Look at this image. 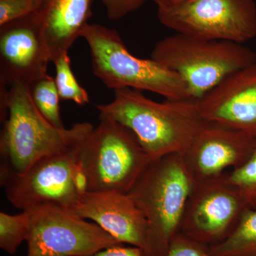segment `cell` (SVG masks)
I'll return each instance as SVG.
<instances>
[{
    "instance_id": "ba28073f",
    "label": "cell",
    "mask_w": 256,
    "mask_h": 256,
    "mask_svg": "<svg viewBox=\"0 0 256 256\" xmlns=\"http://www.w3.org/2000/svg\"><path fill=\"white\" fill-rule=\"evenodd\" d=\"M30 217L26 256H92L121 244L98 224L63 207L26 210Z\"/></svg>"
},
{
    "instance_id": "7a4b0ae2",
    "label": "cell",
    "mask_w": 256,
    "mask_h": 256,
    "mask_svg": "<svg viewBox=\"0 0 256 256\" xmlns=\"http://www.w3.org/2000/svg\"><path fill=\"white\" fill-rule=\"evenodd\" d=\"M99 116L112 119L132 131L152 160L182 154L206 124L196 101L156 102L131 88L114 90V99L97 106Z\"/></svg>"
},
{
    "instance_id": "3957f363",
    "label": "cell",
    "mask_w": 256,
    "mask_h": 256,
    "mask_svg": "<svg viewBox=\"0 0 256 256\" xmlns=\"http://www.w3.org/2000/svg\"><path fill=\"white\" fill-rule=\"evenodd\" d=\"M195 183L182 154L175 153L151 160L128 193L148 222V256H168Z\"/></svg>"
},
{
    "instance_id": "6da1fadb",
    "label": "cell",
    "mask_w": 256,
    "mask_h": 256,
    "mask_svg": "<svg viewBox=\"0 0 256 256\" xmlns=\"http://www.w3.org/2000/svg\"><path fill=\"white\" fill-rule=\"evenodd\" d=\"M0 178L22 174L38 160L72 150L92 130L88 122L55 127L38 110L30 87L0 85Z\"/></svg>"
},
{
    "instance_id": "5b68a950",
    "label": "cell",
    "mask_w": 256,
    "mask_h": 256,
    "mask_svg": "<svg viewBox=\"0 0 256 256\" xmlns=\"http://www.w3.org/2000/svg\"><path fill=\"white\" fill-rule=\"evenodd\" d=\"M82 37L90 48L94 75L106 86L146 90L172 100L190 99L182 79L152 58L132 55L116 30L88 23Z\"/></svg>"
},
{
    "instance_id": "7402d4cb",
    "label": "cell",
    "mask_w": 256,
    "mask_h": 256,
    "mask_svg": "<svg viewBox=\"0 0 256 256\" xmlns=\"http://www.w3.org/2000/svg\"><path fill=\"white\" fill-rule=\"evenodd\" d=\"M166 256H212L208 247L178 234L170 245Z\"/></svg>"
},
{
    "instance_id": "8992f818",
    "label": "cell",
    "mask_w": 256,
    "mask_h": 256,
    "mask_svg": "<svg viewBox=\"0 0 256 256\" xmlns=\"http://www.w3.org/2000/svg\"><path fill=\"white\" fill-rule=\"evenodd\" d=\"M99 120L76 148L88 192L128 194L152 160L128 128L107 118Z\"/></svg>"
},
{
    "instance_id": "277c9868",
    "label": "cell",
    "mask_w": 256,
    "mask_h": 256,
    "mask_svg": "<svg viewBox=\"0 0 256 256\" xmlns=\"http://www.w3.org/2000/svg\"><path fill=\"white\" fill-rule=\"evenodd\" d=\"M151 58L180 77L198 101L230 74L255 63L256 53L236 42L176 33L158 42Z\"/></svg>"
},
{
    "instance_id": "30bf717a",
    "label": "cell",
    "mask_w": 256,
    "mask_h": 256,
    "mask_svg": "<svg viewBox=\"0 0 256 256\" xmlns=\"http://www.w3.org/2000/svg\"><path fill=\"white\" fill-rule=\"evenodd\" d=\"M225 174L196 182L183 216L180 234L208 247L228 238L248 208Z\"/></svg>"
},
{
    "instance_id": "d4e9b609",
    "label": "cell",
    "mask_w": 256,
    "mask_h": 256,
    "mask_svg": "<svg viewBox=\"0 0 256 256\" xmlns=\"http://www.w3.org/2000/svg\"><path fill=\"white\" fill-rule=\"evenodd\" d=\"M158 6V10H169L176 6L184 0H152Z\"/></svg>"
},
{
    "instance_id": "5bb4252c",
    "label": "cell",
    "mask_w": 256,
    "mask_h": 256,
    "mask_svg": "<svg viewBox=\"0 0 256 256\" xmlns=\"http://www.w3.org/2000/svg\"><path fill=\"white\" fill-rule=\"evenodd\" d=\"M68 210L98 224L121 244L146 248L148 222L128 194L85 192Z\"/></svg>"
},
{
    "instance_id": "7c38bea8",
    "label": "cell",
    "mask_w": 256,
    "mask_h": 256,
    "mask_svg": "<svg viewBox=\"0 0 256 256\" xmlns=\"http://www.w3.org/2000/svg\"><path fill=\"white\" fill-rule=\"evenodd\" d=\"M256 138L238 130L206 122L182 153L184 162L200 182L218 178L242 166L252 154Z\"/></svg>"
},
{
    "instance_id": "cb8c5ba5",
    "label": "cell",
    "mask_w": 256,
    "mask_h": 256,
    "mask_svg": "<svg viewBox=\"0 0 256 256\" xmlns=\"http://www.w3.org/2000/svg\"><path fill=\"white\" fill-rule=\"evenodd\" d=\"M92 256H148L142 248L118 244L102 249Z\"/></svg>"
},
{
    "instance_id": "603a6c76",
    "label": "cell",
    "mask_w": 256,
    "mask_h": 256,
    "mask_svg": "<svg viewBox=\"0 0 256 256\" xmlns=\"http://www.w3.org/2000/svg\"><path fill=\"white\" fill-rule=\"evenodd\" d=\"M146 0H102L108 16L112 21L139 10Z\"/></svg>"
},
{
    "instance_id": "44dd1931",
    "label": "cell",
    "mask_w": 256,
    "mask_h": 256,
    "mask_svg": "<svg viewBox=\"0 0 256 256\" xmlns=\"http://www.w3.org/2000/svg\"><path fill=\"white\" fill-rule=\"evenodd\" d=\"M42 0H0V26L34 12Z\"/></svg>"
},
{
    "instance_id": "ac0fdd59",
    "label": "cell",
    "mask_w": 256,
    "mask_h": 256,
    "mask_svg": "<svg viewBox=\"0 0 256 256\" xmlns=\"http://www.w3.org/2000/svg\"><path fill=\"white\" fill-rule=\"evenodd\" d=\"M225 178L247 208L256 210V142L246 162L230 172L226 173Z\"/></svg>"
},
{
    "instance_id": "9c48e42d",
    "label": "cell",
    "mask_w": 256,
    "mask_h": 256,
    "mask_svg": "<svg viewBox=\"0 0 256 256\" xmlns=\"http://www.w3.org/2000/svg\"><path fill=\"white\" fill-rule=\"evenodd\" d=\"M76 148L38 160L22 174L0 178L8 202L22 212L54 205L70 210L82 194Z\"/></svg>"
},
{
    "instance_id": "e0dca14e",
    "label": "cell",
    "mask_w": 256,
    "mask_h": 256,
    "mask_svg": "<svg viewBox=\"0 0 256 256\" xmlns=\"http://www.w3.org/2000/svg\"><path fill=\"white\" fill-rule=\"evenodd\" d=\"M28 87L32 100L42 116L55 127L65 128L60 116V98L54 78L47 74Z\"/></svg>"
},
{
    "instance_id": "ffe728a7",
    "label": "cell",
    "mask_w": 256,
    "mask_h": 256,
    "mask_svg": "<svg viewBox=\"0 0 256 256\" xmlns=\"http://www.w3.org/2000/svg\"><path fill=\"white\" fill-rule=\"evenodd\" d=\"M54 64L56 69L54 80L60 99L72 100L80 106L89 104L88 94L76 78L68 54L62 56Z\"/></svg>"
},
{
    "instance_id": "d6986e66",
    "label": "cell",
    "mask_w": 256,
    "mask_h": 256,
    "mask_svg": "<svg viewBox=\"0 0 256 256\" xmlns=\"http://www.w3.org/2000/svg\"><path fill=\"white\" fill-rule=\"evenodd\" d=\"M30 230V217L26 210L18 214L0 212V248L14 255L18 247L26 242Z\"/></svg>"
},
{
    "instance_id": "8fae6325",
    "label": "cell",
    "mask_w": 256,
    "mask_h": 256,
    "mask_svg": "<svg viewBox=\"0 0 256 256\" xmlns=\"http://www.w3.org/2000/svg\"><path fill=\"white\" fill-rule=\"evenodd\" d=\"M52 62L36 12L0 26V85L30 86Z\"/></svg>"
},
{
    "instance_id": "2e32d148",
    "label": "cell",
    "mask_w": 256,
    "mask_h": 256,
    "mask_svg": "<svg viewBox=\"0 0 256 256\" xmlns=\"http://www.w3.org/2000/svg\"><path fill=\"white\" fill-rule=\"evenodd\" d=\"M208 252L212 256H256V210L247 208L228 238Z\"/></svg>"
},
{
    "instance_id": "4fadbf2b",
    "label": "cell",
    "mask_w": 256,
    "mask_h": 256,
    "mask_svg": "<svg viewBox=\"0 0 256 256\" xmlns=\"http://www.w3.org/2000/svg\"><path fill=\"white\" fill-rule=\"evenodd\" d=\"M196 102L206 122L256 138V62L230 74Z\"/></svg>"
},
{
    "instance_id": "9a60e30c",
    "label": "cell",
    "mask_w": 256,
    "mask_h": 256,
    "mask_svg": "<svg viewBox=\"0 0 256 256\" xmlns=\"http://www.w3.org/2000/svg\"><path fill=\"white\" fill-rule=\"evenodd\" d=\"M92 0H42L36 13L54 63L79 37L92 16Z\"/></svg>"
},
{
    "instance_id": "52a82bcc",
    "label": "cell",
    "mask_w": 256,
    "mask_h": 256,
    "mask_svg": "<svg viewBox=\"0 0 256 256\" xmlns=\"http://www.w3.org/2000/svg\"><path fill=\"white\" fill-rule=\"evenodd\" d=\"M162 24L178 34L244 44L256 36L254 0H184L158 10Z\"/></svg>"
}]
</instances>
